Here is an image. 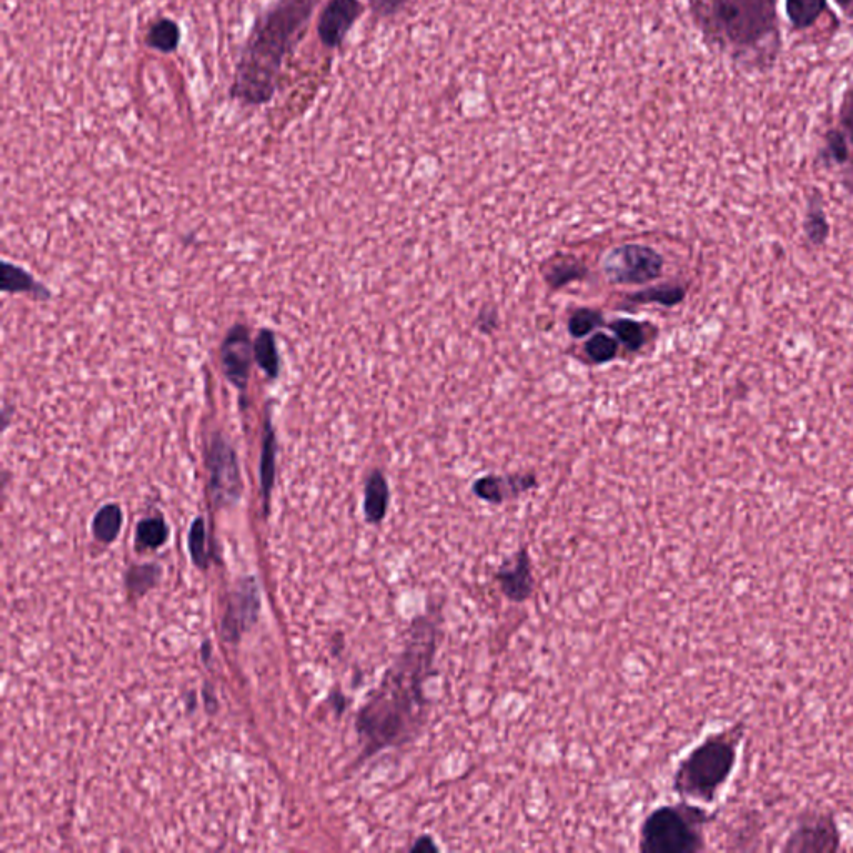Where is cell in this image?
<instances>
[{"label": "cell", "instance_id": "cell-8", "mask_svg": "<svg viewBox=\"0 0 853 853\" xmlns=\"http://www.w3.org/2000/svg\"><path fill=\"white\" fill-rule=\"evenodd\" d=\"M209 469L215 500L219 504H232L239 499L242 482L237 455L220 435H215L210 444Z\"/></svg>", "mask_w": 853, "mask_h": 853}, {"label": "cell", "instance_id": "cell-32", "mask_svg": "<svg viewBox=\"0 0 853 853\" xmlns=\"http://www.w3.org/2000/svg\"><path fill=\"white\" fill-rule=\"evenodd\" d=\"M439 845L430 835H422L419 839L414 840V844L410 847L412 853H434L439 852Z\"/></svg>", "mask_w": 853, "mask_h": 853}, {"label": "cell", "instance_id": "cell-11", "mask_svg": "<svg viewBox=\"0 0 853 853\" xmlns=\"http://www.w3.org/2000/svg\"><path fill=\"white\" fill-rule=\"evenodd\" d=\"M537 487L539 479L535 474L484 475L475 480L472 492L487 504L502 505Z\"/></svg>", "mask_w": 853, "mask_h": 853}, {"label": "cell", "instance_id": "cell-3", "mask_svg": "<svg viewBox=\"0 0 853 853\" xmlns=\"http://www.w3.org/2000/svg\"><path fill=\"white\" fill-rule=\"evenodd\" d=\"M317 0H277L255 20L235 69L230 97L240 104H269L279 85L280 70L294 52Z\"/></svg>", "mask_w": 853, "mask_h": 853}, {"label": "cell", "instance_id": "cell-19", "mask_svg": "<svg viewBox=\"0 0 853 853\" xmlns=\"http://www.w3.org/2000/svg\"><path fill=\"white\" fill-rule=\"evenodd\" d=\"M254 352L260 369L264 370L270 379H275L279 375V355H277L274 334L270 330L260 332L255 340Z\"/></svg>", "mask_w": 853, "mask_h": 853}, {"label": "cell", "instance_id": "cell-7", "mask_svg": "<svg viewBox=\"0 0 853 853\" xmlns=\"http://www.w3.org/2000/svg\"><path fill=\"white\" fill-rule=\"evenodd\" d=\"M842 844V834L834 815L830 812H810L787 837L782 852L785 853H835Z\"/></svg>", "mask_w": 853, "mask_h": 853}, {"label": "cell", "instance_id": "cell-2", "mask_svg": "<svg viewBox=\"0 0 853 853\" xmlns=\"http://www.w3.org/2000/svg\"><path fill=\"white\" fill-rule=\"evenodd\" d=\"M705 44L749 70L774 69L784 47L779 0H690Z\"/></svg>", "mask_w": 853, "mask_h": 853}, {"label": "cell", "instance_id": "cell-16", "mask_svg": "<svg viewBox=\"0 0 853 853\" xmlns=\"http://www.w3.org/2000/svg\"><path fill=\"white\" fill-rule=\"evenodd\" d=\"M587 267L574 255H555L544 267V279L552 289H560L574 280L584 279Z\"/></svg>", "mask_w": 853, "mask_h": 853}, {"label": "cell", "instance_id": "cell-24", "mask_svg": "<svg viewBox=\"0 0 853 853\" xmlns=\"http://www.w3.org/2000/svg\"><path fill=\"white\" fill-rule=\"evenodd\" d=\"M602 324H604V319H602L600 312L592 309H580L574 312L569 319V334L575 339H582Z\"/></svg>", "mask_w": 853, "mask_h": 853}, {"label": "cell", "instance_id": "cell-27", "mask_svg": "<svg viewBox=\"0 0 853 853\" xmlns=\"http://www.w3.org/2000/svg\"><path fill=\"white\" fill-rule=\"evenodd\" d=\"M2 287H4L5 292H27V290H34L35 284L34 280L30 279L24 270L17 269L14 265L5 262Z\"/></svg>", "mask_w": 853, "mask_h": 853}, {"label": "cell", "instance_id": "cell-12", "mask_svg": "<svg viewBox=\"0 0 853 853\" xmlns=\"http://www.w3.org/2000/svg\"><path fill=\"white\" fill-rule=\"evenodd\" d=\"M220 359L230 382L239 389H245L252 364V344L249 330L244 325H235L234 329H230L220 349Z\"/></svg>", "mask_w": 853, "mask_h": 853}, {"label": "cell", "instance_id": "cell-15", "mask_svg": "<svg viewBox=\"0 0 853 853\" xmlns=\"http://www.w3.org/2000/svg\"><path fill=\"white\" fill-rule=\"evenodd\" d=\"M785 14L792 30L807 32L832 12L827 0H785Z\"/></svg>", "mask_w": 853, "mask_h": 853}, {"label": "cell", "instance_id": "cell-9", "mask_svg": "<svg viewBox=\"0 0 853 853\" xmlns=\"http://www.w3.org/2000/svg\"><path fill=\"white\" fill-rule=\"evenodd\" d=\"M495 582L505 599L525 604L535 594V575L532 557L527 547H520L495 570Z\"/></svg>", "mask_w": 853, "mask_h": 853}, {"label": "cell", "instance_id": "cell-21", "mask_svg": "<svg viewBox=\"0 0 853 853\" xmlns=\"http://www.w3.org/2000/svg\"><path fill=\"white\" fill-rule=\"evenodd\" d=\"M169 537V529L165 525L164 520L155 517V519L142 520L137 525V545L139 547H147V549H157L160 545L165 544V540Z\"/></svg>", "mask_w": 853, "mask_h": 853}, {"label": "cell", "instance_id": "cell-22", "mask_svg": "<svg viewBox=\"0 0 853 853\" xmlns=\"http://www.w3.org/2000/svg\"><path fill=\"white\" fill-rule=\"evenodd\" d=\"M609 327L619 337L620 342L627 349L632 350V352H637V350L644 347L647 337H645L644 325L639 324V322L630 319H619L614 320Z\"/></svg>", "mask_w": 853, "mask_h": 853}, {"label": "cell", "instance_id": "cell-20", "mask_svg": "<svg viewBox=\"0 0 853 853\" xmlns=\"http://www.w3.org/2000/svg\"><path fill=\"white\" fill-rule=\"evenodd\" d=\"M122 525V512L117 505H105L97 512L94 519L95 539L109 544L119 535Z\"/></svg>", "mask_w": 853, "mask_h": 853}, {"label": "cell", "instance_id": "cell-33", "mask_svg": "<svg viewBox=\"0 0 853 853\" xmlns=\"http://www.w3.org/2000/svg\"><path fill=\"white\" fill-rule=\"evenodd\" d=\"M847 19L853 20V0H834Z\"/></svg>", "mask_w": 853, "mask_h": 853}, {"label": "cell", "instance_id": "cell-31", "mask_svg": "<svg viewBox=\"0 0 853 853\" xmlns=\"http://www.w3.org/2000/svg\"><path fill=\"white\" fill-rule=\"evenodd\" d=\"M477 325H479V329L482 330L484 334L494 332V330L497 329V325H499L497 312H495V310H482L479 315V320H477Z\"/></svg>", "mask_w": 853, "mask_h": 853}, {"label": "cell", "instance_id": "cell-4", "mask_svg": "<svg viewBox=\"0 0 853 853\" xmlns=\"http://www.w3.org/2000/svg\"><path fill=\"white\" fill-rule=\"evenodd\" d=\"M744 737V724H735L697 745L675 770V794L687 802L714 804L734 774Z\"/></svg>", "mask_w": 853, "mask_h": 853}, {"label": "cell", "instance_id": "cell-25", "mask_svg": "<svg viewBox=\"0 0 853 853\" xmlns=\"http://www.w3.org/2000/svg\"><path fill=\"white\" fill-rule=\"evenodd\" d=\"M275 437L272 429L265 432L264 452H262V464H260V477H262V489L265 497H269L270 489L274 484L275 472Z\"/></svg>", "mask_w": 853, "mask_h": 853}, {"label": "cell", "instance_id": "cell-17", "mask_svg": "<svg viewBox=\"0 0 853 853\" xmlns=\"http://www.w3.org/2000/svg\"><path fill=\"white\" fill-rule=\"evenodd\" d=\"M180 39L182 34L177 22L172 19H159L150 25L149 32L145 35V45L162 54H172L179 49Z\"/></svg>", "mask_w": 853, "mask_h": 853}, {"label": "cell", "instance_id": "cell-18", "mask_svg": "<svg viewBox=\"0 0 853 853\" xmlns=\"http://www.w3.org/2000/svg\"><path fill=\"white\" fill-rule=\"evenodd\" d=\"M685 299V289L680 285H662V287H650L640 290L637 294L629 297L630 304H660L665 307L677 305Z\"/></svg>", "mask_w": 853, "mask_h": 853}, {"label": "cell", "instance_id": "cell-23", "mask_svg": "<svg viewBox=\"0 0 853 853\" xmlns=\"http://www.w3.org/2000/svg\"><path fill=\"white\" fill-rule=\"evenodd\" d=\"M585 352H587L590 360L595 362V364H607V362L617 357L619 342L609 337V335L604 334V332H599V334H595L594 337H590L587 340Z\"/></svg>", "mask_w": 853, "mask_h": 853}, {"label": "cell", "instance_id": "cell-26", "mask_svg": "<svg viewBox=\"0 0 853 853\" xmlns=\"http://www.w3.org/2000/svg\"><path fill=\"white\" fill-rule=\"evenodd\" d=\"M257 589L254 582L249 580V585L240 587L239 600H237V624L245 625L252 622L254 619L255 610H257Z\"/></svg>", "mask_w": 853, "mask_h": 853}, {"label": "cell", "instance_id": "cell-13", "mask_svg": "<svg viewBox=\"0 0 853 853\" xmlns=\"http://www.w3.org/2000/svg\"><path fill=\"white\" fill-rule=\"evenodd\" d=\"M390 490L385 475L374 470L365 482L364 515L372 525H379L389 512Z\"/></svg>", "mask_w": 853, "mask_h": 853}, {"label": "cell", "instance_id": "cell-1", "mask_svg": "<svg viewBox=\"0 0 853 853\" xmlns=\"http://www.w3.org/2000/svg\"><path fill=\"white\" fill-rule=\"evenodd\" d=\"M442 637V610L432 609L410 622L404 647L384 682L359 715V732L367 754L402 747L419 739L430 702L427 682L434 675Z\"/></svg>", "mask_w": 853, "mask_h": 853}, {"label": "cell", "instance_id": "cell-30", "mask_svg": "<svg viewBox=\"0 0 853 853\" xmlns=\"http://www.w3.org/2000/svg\"><path fill=\"white\" fill-rule=\"evenodd\" d=\"M410 0H369L370 9L379 17H392L405 9Z\"/></svg>", "mask_w": 853, "mask_h": 853}, {"label": "cell", "instance_id": "cell-10", "mask_svg": "<svg viewBox=\"0 0 853 853\" xmlns=\"http://www.w3.org/2000/svg\"><path fill=\"white\" fill-rule=\"evenodd\" d=\"M364 12L360 0H329L317 24L319 39L327 49H339Z\"/></svg>", "mask_w": 853, "mask_h": 853}, {"label": "cell", "instance_id": "cell-6", "mask_svg": "<svg viewBox=\"0 0 853 853\" xmlns=\"http://www.w3.org/2000/svg\"><path fill=\"white\" fill-rule=\"evenodd\" d=\"M602 269L612 284L647 285L662 275L664 257L645 245H620L607 252Z\"/></svg>", "mask_w": 853, "mask_h": 853}, {"label": "cell", "instance_id": "cell-14", "mask_svg": "<svg viewBox=\"0 0 853 853\" xmlns=\"http://www.w3.org/2000/svg\"><path fill=\"white\" fill-rule=\"evenodd\" d=\"M834 129L844 140L847 159L842 169H845V179H847L845 182L853 190V79L847 84L840 97Z\"/></svg>", "mask_w": 853, "mask_h": 853}, {"label": "cell", "instance_id": "cell-29", "mask_svg": "<svg viewBox=\"0 0 853 853\" xmlns=\"http://www.w3.org/2000/svg\"><path fill=\"white\" fill-rule=\"evenodd\" d=\"M189 549L190 554L194 557L195 562L200 565L205 564V527L204 520L197 519L192 525L189 534Z\"/></svg>", "mask_w": 853, "mask_h": 853}, {"label": "cell", "instance_id": "cell-5", "mask_svg": "<svg viewBox=\"0 0 853 853\" xmlns=\"http://www.w3.org/2000/svg\"><path fill=\"white\" fill-rule=\"evenodd\" d=\"M712 820L707 810L687 800L652 810L640 827L642 853H699L705 850V825Z\"/></svg>", "mask_w": 853, "mask_h": 853}, {"label": "cell", "instance_id": "cell-28", "mask_svg": "<svg viewBox=\"0 0 853 853\" xmlns=\"http://www.w3.org/2000/svg\"><path fill=\"white\" fill-rule=\"evenodd\" d=\"M805 232H807L810 242H814V244H822L827 239L829 224H827V217H825L824 210L820 209V207H815V209L812 207L810 209L807 220H805Z\"/></svg>", "mask_w": 853, "mask_h": 853}]
</instances>
